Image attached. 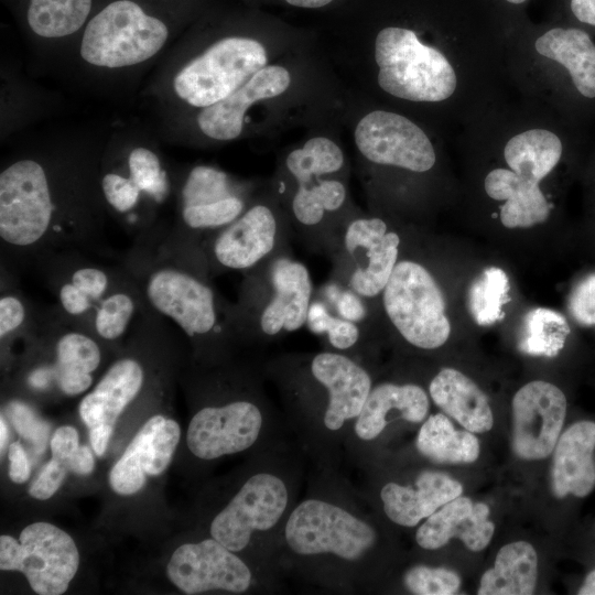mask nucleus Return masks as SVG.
Returning a JSON list of instances; mask_svg holds the SVG:
<instances>
[{
	"instance_id": "f257e3e1",
	"label": "nucleus",
	"mask_w": 595,
	"mask_h": 595,
	"mask_svg": "<svg viewBox=\"0 0 595 595\" xmlns=\"http://www.w3.org/2000/svg\"><path fill=\"white\" fill-rule=\"evenodd\" d=\"M435 17L356 18L320 42L344 87L407 113L443 134L498 104L505 47Z\"/></svg>"
},
{
	"instance_id": "f03ea898",
	"label": "nucleus",
	"mask_w": 595,
	"mask_h": 595,
	"mask_svg": "<svg viewBox=\"0 0 595 595\" xmlns=\"http://www.w3.org/2000/svg\"><path fill=\"white\" fill-rule=\"evenodd\" d=\"M347 90L317 35L261 68L227 99L161 130L182 145L273 138L343 115Z\"/></svg>"
},
{
	"instance_id": "7ed1b4c3",
	"label": "nucleus",
	"mask_w": 595,
	"mask_h": 595,
	"mask_svg": "<svg viewBox=\"0 0 595 595\" xmlns=\"http://www.w3.org/2000/svg\"><path fill=\"white\" fill-rule=\"evenodd\" d=\"M313 35L210 7L162 57L150 83L160 130L227 99Z\"/></svg>"
},
{
	"instance_id": "20e7f679",
	"label": "nucleus",
	"mask_w": 595,
	"mask_h": 595,
	"mask_svg": "<svg viewBox=\"0 0 595 595\" xmlns=\"http://www.w3.org/2000/svg\"><path fill=\"white\" fill-rule=\"evenodd\" d=\"M63 141L25 149L0 172V238L20 253L75 240L106 207L99 170L104 148Z\"/></svg>"
},
{
	"instance_id": "39448f33",
	"label": "nucleus",
	"mask_w": 595,
	"mask_h": 595,
	"mask_svg": "<svg viewBox=\"0 0 595 595\" xmlns=\"http://www.w3.org/2000/svg\"><path fill=\"white\" fill-rule=\"evenodd\" d=\"M342 116L305 129L301 139L283 148L269 178L292 235L309 250L327 256L359 207L350 193L353 164L343 141Z\"/></svg>"
},
{
	"instance_id": "423d86ee",
	"label": "nucleus",
	"mask_w": 595,
	"mask_h": 595,
	"mask_svg": "<svg viewBox=\"0 0 595 595\" xmlns=\"http://www.w3.org/2000/svg\"><path fill=\"white\" fill-rule=\"evenodd\" d=\"M342 121L370 212L387 216L440 164L443 134L407 113L347 90Z\"/></svg>"
},
{
	"instance_id": "0eeeda50",
	"label": "nucleus",
	"mask_w": 595,
	"mask_h": 595,
	"mask_svg": "<svg viewBox=\"0 0 595 595\" xmlns=\"http://www.w3.org/2000/svg\"><path fill=\"white\" fill-rule=\"evenodd\" d=\"M212 7L209 0H96L73 45L84 73L119 80L159 63Z\"/></svg>"
},
{
	"instance_id": "6e6552de",
	"label": "nucleus",
	"mask_w": 595,
	"mask_h": 595,
	"mask_svg": "<svg viewBox=\"0 0 595 595\" xmlns=\"http://www.w3.org/2000/svg\"><path fill=\"white\" fill-rule=\"evenodd\" d=\"M479 122L499 145L501 164L483 181L485 194L498 202L499 218L507 228L544 223L552 209L542 183L555 170L564 143L547 119V108L532 104L519 109L487 113Z\"/></svg>"
},
{
	"instance_id": "1a4fd4ad",
	"label": "nucleus",
	"mask_w": 595,
	"mask_h": 595,
	"mask_svg": "<svg viewBox=\"0 0 595 595\" xmlns=\"http://www.w3.org/2000/svg\"><path fill=\"white\" fill-rule=\"evenodd\" d=\"M172 262H156L142 274L140 286L154 312L171 320L197 347L220 353L239 340L234 304L209 281L205 262L183 249Z\"/></svg>"
},
{
	"instance_id": "9d476101",
	"label": "nucleus",
	"mask_w": 595,
	"mask_h": 595,
	"mask_svg": "<svg viewBox=\"0 0 595 595\" xmlns=\"http://www.w3.org/2000/svg\"><path fill=\"white\" fill-rule=\"evenodd\" d=\"M266 369L291 403L317 413L329 432L356 420L374 385L358 358L332 349L283 355Z\"/></svg>"
},
{
	"instance_id": "9b49d317",
	"label": "nucleus",
	"mask_w": 595,
	"mask_h": 595,
	"mask_svg": "<svg viewBox=\"0 0 595 595\" xmlns=\"http://www.w3.org/2000/svg\"><path fill=\"white\" fill-rule=\"evenodd\" d=\"M234 304L239 340L271 343L306 324L315 295L307 267L286 248L244 273Z\"/></svg>"
},
{
	"instance_id": "f8f14e48",
	"label": "nucleus",
	"mask_w": 595,
	"mask_h": 595,
	"mask_svg": "<svg viewBox=\"0 0 595 595\" xmlns=\"http://www.w3.org/2000/svg\"><path fill=\"white\" fill-rule=\"evenodd\" d=\"M292 236L288 216L267 178L247 208L229 225L205 238L199 251L209 273H246L290 248Z\"/></svg>"
},
{
	"instance_id": "ddd939ff",
	"label": "nucleus",
	"mask_w": 595,
	"mask_h": 595,
	"mask_svg": "<svg viewBox=\"0 0 595 595\" xmlns=\"http://www.w3.org/2000/svg\"><path fill=\"white\" fill-rule=\"evenodd\" d=\"M401 247L402 237L388 216L358 207L344 223L328 256L333 264L331 279L371 304L380 300Z\"/></svg>"
},
{
	"instance_id": "4468645a",
	"label": "nucleus",
	"mask_w": 595,
	"mask_h": 595,
	"mask_svg": "<svg viewBox=\"0 0 595 595\" xmlns=\"http://www.w3.org/2000/svg\"><path fill=\"white\" fill-rule=\"evenodd\" d=\"M266 178H241L206 163L176 175L175 198L186 247L199 251L205 238L234 221ZM201 252V251H199Z\"/></svg>"
},
{
	"instance_id": "2eb2a0df",
	"label": "nucleus",
	"mask_w": 595,
	"mask_h": 595,
	"mask_svg": "<svg viewBox=\"0 0 595 595\" xmlns=\"http://www.w3.org/2000/svg\"><path fill=\"white\" fill-rule=\"evenodd\" d=\"M385 317L409 345L422 350L443 346L451 335L445 296L432 271L413 258H400L380 296Z\"/></svg>"
},
{
	"instance_id": "dca6fc26",
	"label": "nucleus",
	"mask_w": 595,
	"mask_h": 595,
	"mask_svg": "<svg viewBox=\"0 0 595 595\" xmlns=\"http://www.w3.org/2000/svg\"><path fill=\"white\" fill-rule=\"evenodd\" d=\"M283 534L289 549L299 556H333L344 564H360L378 541L368 521L317 497L302 500L290 511Z\"/></svg>"
},
{
	"instance_id": "f3484780",
	"label": "nucleus",
	"mask_w": 595,
	"mask_h": 595,
	"mask_svg": "<svg viewBox=\"0 0 595 595\" xmlns=\"http://www.w3.org/2000/svg\"><path fill=\"white\" fill-rule=\"evenodd\" d=\"M101 181L116 202L136 218L163 205L175 192V181L151 140L128 133L113 134L104 147Z\"/></svg>"
},
{
	"instance_id": "a211bd4d",
	"label": "nucleus",
	"mask_w": 595,
	"mask_h": 595,
	"mask_svg": "<svg viewBox=\"0 0 595 595\" xmlns=\"http://www.w3.org/2000/svg\"><path fill=\"white\" fill-rule=\"evenodd\" d=\"M79 566V552L73 538L45 521L22 529L18 539L0 537L1 571H19L40 595L65 593Z\"/></svg>"
},
{
	"instance_id": "6ab92c4d",
	"label": "nucleus",
	"mask_w": 595,
	"mask_h": 595,
	"mask_svg": "<svg viewBox=\"0 0 595 595\" xmlns=\"http://www.w3.org/2000/svg\"><path fill=\"white\" fill-rule=\"evenodd\" d=\"M505 60L520 84L560 68L581 96L595 98V44L581 29L542 30L505 47Z\"/></svg>"
},
{
	"instance_id": "aec40b11",
	"label": "nucleus",
	"mask_w": 595,
	"mask_h": 595,
	"mask_svg": "<svg viewBox=\"0 0 595 595\" xmlns=\"http://www.w3.org/2000/svg\"><path fill=\"white\" fill-rule=\"evenodd\" d=\"M290 505L285 480L274 472L251 475L214 517L210 537L230 551L246 549L256 533L274 529L284 518Z\"/></svg>"
},
{
	"instance_id": "412c9836",
	"label": "nucleus",
	"mask_w": 595,
	"mask_h": 595,
	"mask_svg": "<svg viewBox=\"0 0 595 595\" xmlns=\"http://www.w3.org/2000/svg\"><path fill=\"white\" fill-rule=\"evenodd\" d=\"M263 421L262 409L252 396L206 405L191 419L186 444L202 459L239 453L257 442Z\"/></svg>"
},
{
	"instance_id": "4be33fe9",
	"label": "nucleus",
	"mask_w": 595,
	"mask_h": 595,
	"mask_svg": "<svg viewBox=\"0 0 595 595\" xmlns=\"http://www.w3.org/2000/svg\"><path fill=\"white\" fill-rule=\"evenodd\" d=\"M166 575L188 595L209 591L241 594L252 582L249 566L213 537L175 549L167 562Z\"/></svg>"
},
{
	"instance_id": "5701e85b",
	"label": "nucleus",
	"mask_w": 595,
	"mask_h": 595,
	"mask_svg": "<svg viewBox=\"0 0 595 595\" xmlns=\"http://www.w3.org/2000/svg\"><path fill=\"white\" fill-rule=\"evenodd\" d=\"M566 398L554 385L534 380L512 399V448L523 459H542L554 450L565 420Z\"/></svg>"
},
{
	"instance_id": "b1692460",
	"label": "nucleus",
	"mask_w": 595,
	"mask_h": 595,
	"mask_svg": "<svg viewBox=\"0 0 595 595\" xmlns=\"http://www.w3.org/2000/svg\"><path fill=\"white\" fill-rule=\"evenodd\" d=\"M180 437L175 420L161 414L148 419L110 469L111 489L121 496L137 494L147 476H159L167 468Z\"/></svg>"
},
{
	"instance_id": "393cba45",
	"label": "nucleus",
	"mask_w": 595,
	"mask_h": 595,
	"mask_svg": "<svg viewBox=\"0 0 595 595\" xmlns=\"http://www.w3.org/2000/svg\"><path fill=\"white\" fill-rule=\"evenodd\" d=\"M20 29L40 47H73L96 0H6Z\"/></svg>"
},
{
	"instance_id": "a878e982",
	"label": "nucleus",
	"mask_w": 595,
	"mask_h": 595,
	"mask_svg": "<svg viewBox=\"0 0 595 595\" xmlns=\"http://www.w3.org/2000/svg\"><path fill=\"white\" fill-rule=\"evenodd\" d=\"M101 363V349L96 339L82 329H65L54 339V363L31 372L33 388H46L54 381L66 396H78L93 383V374Z\"/></svg>"
},
{
	"instance_id": "bb28decb",
	"label": "nucleus",
	"mask_w": 595,
	"mask_h": 595,
	"mask_svg": "<svg viewBox=\"0 0 595 595\" xmlns=\"http://www.w3.org/2000/svg\"><path fill=\"white\" fill-rule=\"evenodd\" d=\"M489 507L458 496L434 511L419 527L415 540L425 550H436L452 538H459L472 551H480L490 542L495 524L489 520Z\"/></svg>"
},
{
	"instance_id": "cd10ccee",
	"label": "nucleus",
	"mask_w": 595,
	"mask_h": 595,
	"mask_svg": "<svg viewBox=\"0 0 595 595\" xmlns=\"http://www.w3.org/2000/svg\"><path fill=\"white\" fill-rule=\"evenodd\" d=\"M462 493L461 483L447 474L424 470L413 484H385L379 496L386 516L401 527L411 528Z\"/></svg>"
},
{
	"instance_id": "c85d7f7f",
	"label": "nucleus",
	"mask_w": 595,
	"mask_h": 595,
	"mask_svg": "<svg viewBox=\"0 0 595 595\" xmlns=\"http://www.w3.org/2000/svg\"><path fill=\"white\" fill-rule=\"evenodd\" d=\"M429 407V396L419 385L391 381L372 385L354 422V432L361 441H372L396 418L411 423L424 421Z\"/></svg>"
},
{
	"instance_id": "c756f323",
	"label": "nucleus",
	"mask_w": 595,
	"mask_h": 595,
	"mask_svg": "<svg viewBox=\"0 0 595 595\" xmlns=\"http://www.w3.org/2000/svg\"><path fill=\"white\" fill-rule=\"evenodd\" d=\"M595 423L580 421L560 435L551 470L552 491L558 498L584 497L595 486Z\"/></svg>"
},
{
	"instance_id": "7c9ffc66",
	"label": "nucleus",
	"mask_w": 595,
	"mask_h": 595,
	"mask_svg": "<svg viewBox=\"0 0 595 595\" xmlns=\"http://www.w3.org/2000/svg\"><path fill=\"white\" fill-rule=\"evenodd\" d=\"M145 380L144 368L132 357L116 360L79 404V415L90 429L98 424L115 425L126 407L140 393Z\"/></svg>"
},
{
	"instance_id": "2f4dec72",
	"label": "nucleus",
	"mask_w": 595,
	"mask_h": 595,
	"mask_svg": "<svg viewBox=\"0 0 595 595\" xmlns=\"http://www.w3.org/2000/svg\"><path fill=\"white\" fill-rule=\"evenodd\" d=\"M429 392L443 412L475 433L493 428V412L486 394L467 376L454 368L441 369L431 380Z\"/></svg>"
},
{
	"instance_id": "473e14b6",
	"label": "nucleus",
	"mask_w": 595,
	"mask_h": 595,
	"mask_svg": "<svg viewBox=\"0 0 595 595\" xmlns=\"http://www.w3.org/2000/svg\"><path fill=\"white\" fill-rule=\"evenodd\" d=\"M538 577V556L526 541H516L500 548L493 569L484 572L479 595H530Z\"/></svg>"
},
{
	"instance_id": "72a5a7b5",
	"label": "nucleus",
	"mask_w": 595,
	"mask_h": 595,
	"mask_svg": "<svg viewBox=\"0 0 595 595\" xmlns=\"http://www.w3.org/2000/svg\"><path fill=\"white\" fill-rule=\"evenodd\" d=\"M418 451L435 463H472L479 455V442L468 430H456L443 413L430 415L416 436Z\"/></svg>"
},
{
	"instance_id": "f704fd0d",
	"label": "nucleus",
	"mask_w": 595,
	"mask_h": 595,
	"mask_svg": "<svg viewBox=\"0 0 595 595\" xmlns=\"http://www.w3.org/2000/svg\"><path fill=\"white\" fill-rule=\"evenodd\" d=\"M118 283L102 267L76 266L57 285L58 304L64 315L89 320L96 306Z\"/></svg>"
},
{
	"instance_id": "c9c22d12",
	"label": "nucleus",
	"mask_w": 595,
	"mask_h": 595,
	"mask_svg": "<svg viewBox=\"0 0 595 595\" xmlns=\"http://www.w3.org/2000/svg\"><path fill=\"white\" fill-rule=\"evenodd\" d=\"M569 334L570 326L562 314L536 307L523 318L518 347L529 355L554 357L564 347Z\"/></svg>"
},
{
	"instance_id": "e433bc0d",
	"label": "nucleus",
	"mask_w": 595,
	"mask_h": 595,
	"mask_svg": "<svg viewBox=\"0 0 595 595\" xmlns=\"http://www.w3.org/2000/svg\"><path fill=\"white\" fill-rule=\"evenodd\" d=\"M509 291V280L502 269H485L468 289L467 304L473 320L480 326L502 320V309L510 301Z\"/></svg>"
},
{
	"instance_id": "4c0bfd02",
	"label": "nucleus",
	"mask_w": 595,
	"mask_h": 595,
	"mask_svg": "<svg viewBox=\"0 0 595 595\" xmlns=\"http://www.w3.org/2000/svg\"><path fill=\"white\" fill-rule=\"evenodd\" d=\"M137 310V290L118 283L96 306L88 323L99 338L117 340L127 332Z\"/></svg>"
},
{
	"instance_id": "58836bf2",
	"label": "nucleus",
	"mask_w": 595,
	"mask_h": 595,
	"mask_svg": "<svg viewBox=\"0 0 595 595\" xmlns=\"http://www.w3.org/2000/svg\"><path fill=\"white\" fill-rule=\"evenodd\" d=\"M315 296L322 299L334 314L355 322L366 329L372 307L349 288L329 278L321 289L315 291Z\"/></svg>"
},
{
	"instance_id": "ea45409f",
	"label": "nucleus",
	"mask_w": 595,
	"mask_h": 595,
	"mask_svg": "<svg viewBox=\"0 0 595 595\" xmlns=\"http://www.w3.org/2000/svg\"><path fill=\"white\" fill-rule=\"evenodd\" d=\"M403 583L412 594L452 595L458 591L461 578L457 573L445 567L415 565L404 573Z\"/></svg>"
},
{
	"instance_id": "a19ab883",
	"label": "nucleus",
	"mask_w": 595,
	"mask_h": 595,
	"mask_svg": "<svg viewBox=\"0 0 595 595\" xmlns=\"http://www.w3.org/2000/svg\"><path fill=\"white\" fill-rule=\"evenodd\" d=\"M364 332L361 325L342 318L332 312L323 335L332 350L351 356L350 353L360 346Z\"/></svg>"
},
{
	"instance_id": "79ce46f5",
	"label": "nucleus",
	"mask_w": 595,
	"mask_h": 595,
	"mask_svg": "<svg viewBox=\"0 0 595 595\" xmlns=\"http://www.w3.org/2000/svg\"><path fill=\"white\" fill-rule=\"evenodd\" d=\"M569 311L581 325H595V273L583 278L572 290Z\"/></svg>"
},
{
	"instance_id": "37998d69",
	"label": "nucleus",
	"mask_w": 595,
	"mask_h": 595,
	"mask_svg": "<svg viewBox=\"0 0 595 595\" xmlns=\"http://www.w3.org/2000/svg\"><path fill=\"white\" fill-rule=\"evenodd\" d=\"M66 470V463L52 457L32 482L29 488L30 496L36 500L51 498L63 484Z\"/></svg>"
},
{
	"instance_id": "c03bdc74",
	"label": "nucleus",
	"mask_w": 595,
	"mask_h": 595,
	"mask_svg": "<svg viewBox=\"0 0 595 595\" xmlns=\"http://www.w3.org/2000/svg\"><path fill=\"white\" fill-rule=\"evenodd\" d=\"M28 310L23 300L14 293H4L0 298V337L1 340L18 332L26 322Z\"/></svg>"
},
{
	"instance_id": "a18cd8bd",
	"label": "nucleus",
	"mask_w": 595,
	"mask_h": 595,
	"mask_svg": "<svg viewBox=\"0 0 595 595\" xmlns=\"http://www.w3.org/2000/svg\"><path fill=\"white\" fill-rule=\"evenodd\" d=\"M52 457L66 463L79 447L78 432L71 425L60 426L50 443Z\"/></svg>"
},
{
	"instance_id": "49530a36",
	"label": "nucleus",
	"mask_w": 595,
	"mask_h": 595,
	"mask_svg": "<svg viewBox=\"0 0 595 595\" xmlns=\"http://www.w3.org/2000/svg\"><path fill=\"white\" fill-rule=\"evenodd\" d=\"M8 457L10 462V479L15 484L25 483L30 477V464L25 451L19 441L10 444Z\"/></svg>"
},
{
	"instance_id": "de8ad7c7",
	"label": "nucleus",
	"mask_w": 595,
	"mask_h": 595,
	"mask_svg": "<svg viewBox=\"0 0 595 595\" xmlns=\"http://www.w3.org/2000/svg\"><path fill=\"white\" fill-rule=\"evenodd\" d=\"M67 468L77 475H89L94 470L95 459L91 451L83 445L66 461Z\"/></svg>"
},
{
	"instance_id": "09e8293b",
	"label": "nucleus",
	"mask_w": 595,
	"mask_h": 595,
	"mask_svg": "<svg viewBox=\"0 0 595 595\" xmlns=\"http://www.w3.org/2000/svg\"><path fill=\"white\" fill-rule=\"evenodd\" d=\"M113 426L109 424H98L90 428L89 440L95 454L101 457L108 446Z\"/></svg>"
},
{
	"instance_id": "8fccbe9b",
	"label": "nucleus",
	"mask_w": 595,
	"mask_h": 595,
	"mask_svg": "<svg viewBox=\"0 0 595 595\" xmlns=\"http://www.w3.org/2000/svg\"><path fill=\"white\" fill-rule=\"evenodd\" d=\"M570 7L578 21L595 26V0H571Z\"/></svg>"
},
{
	"instance_id": "3c124183",
	"label": "nucleus",
	"mask_w": 595,
	"mask_h": 595,
	"mask_svg": "<svg viewBox=\"0 0 595 595\" xmlns=\"http://www.w3.org/2000/svg\"><path fill=\"white\" fill-rule=\"evenodd\" d=\"M285 4L301 9H323L332 6L336 0H282Z\"/></svg>"
},
{
	"instance_id": "603ef678",
	"label": "nucleus",
	"mask_w": 595,
	"mask_h": 595,
	"mask_svg": "<svg viewBox=\"0 0 595 595\" xmlns=\"http://www.w3.org/2000/svg\"><path fill=\"white\" fill-rule=\"evenodd\" d=\"M580 595H595V570L587 574L578 589Z\"/></svg>"
},
{
	"instance_id": "864d4df0",
	"label": "nucleus",
	"mask_w": 595,
	"mask_h": 595,
	"mask_svg": "<svg viewBox=\"0 0 595 595\" xmlns=\"http://www.w3.org/2000/svg\"><path fill=\"white\" fill-rule=\"evenodd\" d=\"M8 441V429L3 415L0 418V450L3 453Z\"/></svg>"
},
{
	"instance_id": "5fc2aeb1",
	"label": "nucleus",
	"mask_w": 595,
	"mask_h": 595,
	"mask_svg": "<svg viewBox=\"0 0 595 595\" xmlns=\"http://www.w3.org/2000/svg\"><path fill=\"white\" fill-rule=\"evenodd\" d=\"M506 3L508 4H511V6H521L527 0H504Z\"/></svg>"
}]
</instances>
